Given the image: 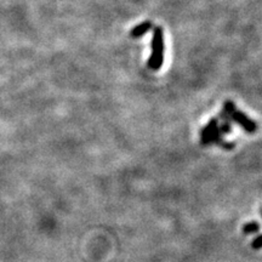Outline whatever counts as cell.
I'll list each match as a JSON object with an SVG mask.
<instances>
[{"mask_svg":"<svg viewBox=\"0 0 262 262\" xmlns=\"http://www.w3.org/2000/svg\"><path fill=\"white\" fill-rule=\"evenodd\" d=\"M221 118L222 119H227L229 122L237 123L242 129H244L249 134H253L257 130L256 122L250 119L247 114L238 111L237 108H235V104L232 102V101H226L224 103Z\"/></svg>","mask_w":262,"mask_h":262,"instance_id":"6da1fadb","label":"cell"},{"mask_svg":"<svg viewBox=\"0 0 262 262\" xmlns=\"http://www.w3.org/2000/svg\"><path fill=\"white\" fill-rule=\"evenodd\" d=\"M201 143L203 146H208L214 143V145H219L225 149L234 148V143L226 142L224 140V135H222L220 129H219V120L216 118H212L210 122L202 129Z\"/></svg>","mask_w":262,"mask_h":262,"instance_id":"7a4b0ae2","label":"cell"},{"mask_svg":"<svg viewBox=\"0 0 262 262\" xmlns=\"http://www.w3.org/2000/svg\"><path fill=\"white\" fill-rule=\"evenodd\" d=\"M164 61V34L162 27H156L152 38V54L147 66L150 71H159Z\"/></svg>","mask_w":262,"mask_h":262,"instance_id":"3957f363","label":"cell"},{"mask_svg":"<svg viewBox=\"0 0 262 262\" xmlns=\"http://www.w3.org/2000/svg\"><path fill=\"white\" fill-rule=\"evenodd\" d=\"M150 28H152V22L145 21L139 26H136V27H134L133 31L130 33V35L133 38H140L142 37L143 34H146V33H148L150 31Z\"/></svg>","mask_w":262,"mask_h":262,"instance_id":"277c9868","label":"cell"},{"mask_svg":"<svg viewBox=\"0 0 262 262\" xmlns=\"http://www.w3.org/2000/svg\"><path fill=\"white\" fill-rule=\"evenodd\" d=\"M260 231V224L257 221H250L243 226L244 234H253Z\"/></svg>","mask_w":262,"mask_h":262,"instance_id":"5b68a950","label":"cell"},{"mask_svg":"<svg viewBox=\"0 0 262 262\" xmlns=\"http://www.w3.org/2000/svg\"><path fill=\"white\" fill-rule=\"evenodd\" d=\"M251 247H253L255 250H260V249H262V234H260L251 242Z\"/></svg>","mask_w":262,"mask_h":262,"instance_id":"8992f818","label":"cell"},{"mask_svg":"<svg viewBox=\"0 0 262 262\" xmlns=\"http://www.w3.org/2000/svg\"><path fill=\"white\" fill-rule=\"evenodd\" d=\"M261 216H262V210H261Z\"/></svg>","mask_w":262,"mask_h":262,"instance_id":"52a82bcc","label":"cell"}]
</instances>
